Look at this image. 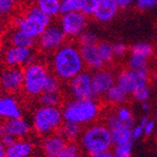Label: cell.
Listing matches in <instances>:
<instances>
[{"label": "cell", "mask_w": 157, "mask_h": 157, "mask_svg": "<svg viewBox=\"0 0 157 157\" xmlns=\"http://www.w3.org/2000/svg\"><path fill=\"white\" fill-rule=\"evenodd\" d=\"M0 141L2 142L3 145H5L6 147H8V146H10L11 144H13V143H14L16 139H14V137H12L11 135H9V134L6 133L5 135L1 137V140H0Z\"/></svg>", "instance_id": "cell-42"}, {"label": "cell", "mask_w": 157, "mask_h": 157, "mask_svg": "<svg viewBox=\"0 0 157 157\" xmlns=\"http://www.w3.org/2000/svg\"><path fill=\"white\" fill-rule=\"evenodd\" d=\"M2 60L7 67H17L21 66L26 67L31 63L35 62V52L33 48L25 47H17L8 45L2 51Z\"/></svg>", "instance_id": "cell-10"}, {"label": "cell", "mask_w": 157, "mask_h": 157, "mask_svg": "<svg viewBox=\"0 0 157 157\" xmlns=\"http://www.w3.org/2000/svg\"><path fill=\"white\" fill-rule=\"evenodd\" d=\"M66 41V35L59 24L52 22L47 26L42 35L37 39V46L43 52H56L58 48L63 46Z\"/></svg>", "instance_id": "cell-8"}, {"label": "cell", "mask_w": 157, "mask_h": 157, "mask_svg": "<svg viewBox=\"0 0 157 157\" xmlns=\"http://www.w3.org/2000/svg\"><path fill=\"white\" fill-rule=\"evenodd\" d=\"M79 144L80 148L90 157L110 151L113 145L110 128L102 123L87 126L81 133Z\"/></svg>", "instance_id": "cell-3"}, {"label": "cell", "mask_w": 157, "mask_h": 157, "mask_svg": "<svg viewBox=\"0 0 157 157\" xmlns=\"http://www.w3.org/2000/svg\"><path fill=\"white\" fill-rule=\"evenodd\" d=\"M22 117V109L19 101L12 96H0V119L12 120Z\"/></svg>", "instance_id": "cell-15"}, {"label": "cell", "mask_w": 157, "mask_h": 157, "mask_svg": "<svg viewBox=\"0 0 157 157\" xmlns=\"http://www.w3.org/2000/svg\"><path fill=\"white\" fill-rule=\"evenodd\" d=\"M35 151V145L30 140H16L7 147V157H31Z\"/></svg>", "instance_id": "cell-19"}, {"label": "cell", "mask_w": 157, "mask_h": 157, "mask_svg": "<svg viewBox=\"0 0 157 157\" xmlns=\"http://www.w3.org/2000/svg\"><path fill=\"white\" fill-rule=\"evenodd\" d=\"M98 50L100 52L102 59L105 65H109L114 60V54H113V44L108 41H100L98 43Z\"/></svg>", "instance_id": "cell-27"}, {"label": "cell", "mask_w": 157, "mask_h": 157, "mask_svg": "<svg viewBox=\"0 0 157 157\" xmlns=\"http://www.w3.org/2000/svg\"><path fill=\"white\" fill-rule=\"evenodd\" d=\"M81 11V0H62L60 1V14Z\"/></svg>", "instance_id": "cell-30"}, {"label": "cell", "mask_w": 157, "mask_h": 157, "mask_svg": "<svg viewBox=\"0 0 157 157\" xmlns=\"http://www.w3.org/2000/svg\"><path fill=\"white\" fill-rule=\"evenodd\" d=\"M0 88L14 94L23 89V71L17 67H6L0 71Z\"/></svg>", "instance_id": "cell-12"}, {"label": "cell", "mask_w": 157, "mask_h": 157, "mask_svg": "<svg viewBox=\"0 0 157 157\" xmlns=\"http://www.w3.org/2000/svg\"><path fill=\"white\" fill-rule=\"evenodd\" d=\"M35 6L51 19L60 14L59 0H39V1H36Z\"/></svg>", "instance_id": "cell-24"}, {"label": "cell", "mask_w": 157, "mask_h": 157, "mask_svg": "<svg viewBox=\"0 0 157 157\" xmlns=\"http://www.w3.org/2000/svg\"><path fill=\"white\" fill-rule=\"evenodd\" d=\"M67 144L66 140L59 133H53L43 137L41 148L45 157H57Z\"/></svg>", "instance_id": "cell-14"}, {"label": "cell", "mask_w": 157, "mask_h": 157, "mask_svg": "<svg viewBox=\"0 0 157 157\" xmlns=\"http://www.w3.org/2000/svg\"><path fill=\"white\" fill-rule=\"evenodd\" d=\"M131 53H135V54H139V55L144 56L146 58H151L154 54V48L149 43L146 42H140L136 43V44L132 45L131 47Z\"/></svg>", "instance_id": "cell-29"}, {"label": "cell", "mask_w": 157, "mask_h": 157, "mask_svg": "<svg viewBox=\"0 0 157 157\" xmlns=\"http://www.w3.org/2000/svg\"><path fill=\"white\" fill-rule=\"evenodd\" d=\"M128 47L124 43L117 42L113 44V54H114V57L122 58L128 54Z\"/></svg>", "instance_id": "cell-39"}, {"label": "cell", "mask_w": 157, "mask_h": 157, "mask_svg": "<svg viewBox=\"0 0 157 157\" xmlns=\"http://www.w3.org/2000/svg\"><path fill=\"white\" fill-rule=\"evenodd\" d=\"M98 0H81V11L87 17L91 16L94 17V12H96V8H97Z\"/></svg>", "instance_id": "cell-38"}, {"label": "cell", "mask_w": 157, "mask_h": 157, "mask_svg": "<svg viewBox=\"0 0 157 157\" xmlns=\"http://www.w3.org/2000/svg\"><path fill=\"white\" fill-rule=\"evenodd\" d=\"M132 97L134 98L136 102H140V103L148 102V100L152 97V89L149 86L142 87V88L136 90L134 94H132Z\"/></svg>", "instance_id": "cell-32"}, {"label": "cell", "mask_w": 157, "mask_h": 157, "mask_svg": "<svg viewBox=\"0 0 157 157\" xmlns=\"http://www.w3.org/2000/svg\"><path fill=\"white\" fill-rule=\"evenodd\" d=\"M58 24L62 28L66 37L79 39V36L87 30L88 17L80 11L66 13V14H62Z\"/></svg>", "instance_id": "cell-7"}, {"label": "cell", "mask_w": 157, "mask_h": 157, "mask_svg": "<svg viewBox=\"0 0 157 157\" xmlns=\"http://www.w3.org/2000/svg\"><path fill=\"white\" fill-rule=\"evenodd\" d=\"M6 30V22L3 20V18L0 17V34H2Z\"/></svg>", "instance_id": "cell-47"}, {"label": "cell", "mask_w": 157, "mask_h": 157, "mask_svg": "<svg viewBox=\"0 0 157 157\" xmlns=\"http://www.w3.org/2000/svg\"><path fill=\"white\" fill-rule=\"evenodd\" d=\"M58 131H59L58 133L66 140L67 143H75V141L80 139L81 133L84 130H82V126L78 125V124L64 121V123L62 124Z\"/></svg>", "instance_id": "cell-22"}, {"label": "cell", "mask_w": 157, "mask_h": 157, "mask_svg": "<svg viewBox=\"0 0 157 157\" xmlns=\"http://www.w3.org/2000/svg\"><path fill=\"white\" fill-rule=\"evenodd\" d=\"M1 54H2V50H1V44H0V56H1Z\"/></svg>", "instance_id": "cell-50"}, {"label": "cell", "mask_w": 157, "mask_h": 157, "mask_svg": "<svg viewBox=\"0 0 157 157\" xmlns=\"http://www.w3.org/2000/svg\"><path fill=\"white\" fill-rule=\"evenodd\" d=\"M57 157H81L80 146H78L76 143H68Z\"/></svg>", "instance_id": "cell-34"}, {"label": "cell", "mask_w": 157, "mask_h": 157, "mask_svg": "<svg viewBox=\"0 0 157 157\" xmlns=\"http://www.w3.org/2000/svg\"><path fill=\"white\" fill-rule=\"evenodd\" d=\"M117 84V74L110 68H102L92 73V87L96 98L105 96Z\"/></svg>", "instance_id": "cell-13"}, {"label": "cell", "mask_w": 157, "mask_h": 157, "mask_svg": "<svg viewBox=\"0 0 157 157\" xmlns=\"http://www.w3.org/2000/svg\"><path fill=\"white\" fill-rule=\"evenodd\" d=\"M52 23V19L37 8L36 6H31L22 14L16 17L13 24L14 29H18L26 35L39 39L46 28Z\"/></svg>", "instance_id": "cell-4"}, {"label": "cell", "mask_w": 157, "mask_h": 157, "mask_svg": "<svg viewBox=\"0 0 157 157\" xmlns=\"http://www.w3.org/2000/svg\"><path fill=\"white\" fill-rule=\"evenodd\" d=\"M6 134V128H5V124L0 123V140L3 135Z\"/></svg>", "instance_id": "cell-48"}, {"label": "cell", "mask_w": 157, "mask_h": 157, "mask_svg": "<svg viewBox=\"0 0 157 157\" xmlns=\"http://www.w3.org/2000/svg\"><path fill=\"white\" fill-rule=\"evenodd\" d=\"M132 147H133V142L122 145H117L114 147L113 154H114L115 157H131Z\"/></svg>", "instance_id": "cell-36"}, {"label": "cell", "mask_w": 157, "mask_h": 157, "mask_svg": "<svg viewBox=\"0 0 157 157\" xmlns=\"http://www.w3.org/2000/svg\"><path fill=\"white\" fill-rule=\"evenodd\" d=\"M119 7L115 0H98L94 18L98 22L107 23L115 18L119 12Z\"/></svg>", "instance_id": "cell-18"}, {"label": "cell", "mask_w": 157, "mask_h": 157, "mask_svg": "<svg viewBox=\"0 0 157 157\" xmlns=\"http://www.w3.org/2000/svg\"><path fill=\"white\" fill-rule=\"evenodd\" d=\"M6 133L11 135L14 139H25L26 136H29L33 131L32 123L24 118L12 119V120L7 121L5 123Z\"/></svg>", "instance_id": "cell-16"}, {"label": "cell", "mask_w": 157, "mask_h": 157, "mask_svg": "<svg viewBox=\"0 0 157 157\" xmlns=\"http://www.w3.org/2000/svg\"><path fill=\"white\" fill-rule=\"evenodd\" d=\"M114 113L117 115V118L122 123L131 126V128L134 126V115L131 110V108H128V105H120V107H118L114 110Z\"/></svg>", "instance_id": "cell-26"}, {"label": "cell", "mask_w": 157, "mask_h": 157, "mask_svg": "<svg viewBox=\"0 0 157 157\" xmlns=\"http://www.w3.org/2000/svg\"><path fill=\"white\" fill-rule=\"evenodd\" d=\"M143 135H144V130L140 124H136L132 128V140H133V142L140 140Z\"/></svg>", "instance_id": "cell-41"}, {"label": "cell", "mask_w": 157, "mask_h": 157, "mask_svg": "<svg viewBox=\"0 0 157 157\" xmlns=\"http://www.w3.org/2000/svg\"><path fill=\"white\" fill-rule=\"evenodd\" d=\"M134 5L137 10L147 12L157 8V0H137L134 2Z\"/></svg>", "instance_id": "cell-37"}, {"label": "cell", "mask_w": 157, "mask_h": 157, "mask_svg": "<svg viewBox=\"0 0 157 157\" xmlns=\"http://www.w3.org/2000/svg\"><path fill=\"white\" fill-rule=\"evenodd\" d=\"M53 75L60 81H69L84 71L85 64L80 50L73 43H67L53 53L51 59Z\"/></svg>", "instance_id": "cell-1"}, {"label": "cell", "mask_w": 157, "mask_h": 157, "mask_svg": "<svg viewBox=\"0 0 157 157\" xmlns=\"http://www.w3.org/2000/svg\"><path fill=\"white\" fill-rule=\"evenodd\" d=\"M111 131V135H112V141L113 144L117 146V145H122L126 144V143H130V142H133L132 140V128L125 124H122V125L118 126V128H114Z\"/></svg>", "instance_id": "cell-23"}, {"label": "cell", "mask_w": 157, "mask_h": 157, "mask_svg": "<svg viewBox=\"0 0 157 157\" xmlns=\"http://www.w3.org/2000/svg\"><path fill=\"white\" fill-rule=\"evenodd\" d=\"M149 75L146 71H135L123 68L117 74V84L122 87L128 94H134L142 87L148 86Z\"/></svg>", "instance_id": "cell-9"}, {"label": "cell", "mask_w": 157, "mask_h": 157, "mask_svg": "<svg viewBox=\"0 0 157 157\" xmlns=\"http://www.w3.org/2000/svg\"><path fill=\"white\" fill-rule=\"evenodd\" d=\"M128 68L135 71H149V58L144 56L131 53L128 57Z\"/></svg>", "instance_id": "cell-25"}, {"label": "cell", "mask_w": 157, "mask_h": 157, "mask_svg": "<svg viewBox=\"0 0 157 157\" xmlns=\"http://www.w3.org/2000/svg\"><path fill=\"white\" fill-rule=\"evenodd\" d=\"M17 3L13 0H0V17L6 18L16 10Z\"/></svg>", "instance_id": "cell-35"}, {"label": "cell", "mask_w": 157, "mask_h": 157, "mask_svg": "<svg viewBox=\"0 0 157 157\" xmlns=\"http://www.w3.org/2000/svg\"><path fill=\"white\" fill-rule=\"evenodd\" d=\"M115 1H117L119 9H128L130 6H132L134 3L131 0H115Z\"/></svg>", "instance_id": "cell-43"}, {"label": "cell", "mask_w": 157, "mask_h": 157, "mask_svg": "<svg viewBox=\"0 0 157 157\" xmlns=\"http://www.w3.org/2000/svg\"><path fill=\"white\" fill-rule=\"evenodd\" d=\"M91 157H114V154L111 151H108V152H103V153H100V154L94 155Z\"/></svg>", "instance_id": "cell-45"}, {"label": "cell", "mask_w": 157, "mask_h": 157, "mask_svg": "<svg viewBox=\"0 0 157 157\" xmlns=\"http://www.w3.org/2000/svg\"><path fill=\"white\" fill-rule=\"evenodd\" d=\"M155 119H156V120H157V109H156V110H155Z\"/></svg>", "instance_id": "cell-49"}, {"label": "cell", "mask_w": 157, "mask_h": 157, "mask_svg": "<svg viewBox=\"0 0 157 157\" xmlns=\"http://www.w3.org/2000/svg\"><path fill=\"white\" fill-rule=\"evenodd\" d=\"M51 73L41 62H33L23 69V91L30 97H40Z\"/></svg>", "instance_id": "cell-6"}, {"label": "cell", "mask_w": 157, "mask_h": 157, "mask_svg": "<svg viewBox=\"0 0 157 157\" xmlns=\"http://www.w3.org/2000/svg\"><path fill=\"white\" fill-rule=\"evenodd\" d=\"M39 103L42 107H58L62 103V96L59 94L44 92L39 97Z\"/></svg>", "instance_id": "cell-28"}, {"label": "cell", "mask_w": 157, "mask_h": 157, "mask_svg": "<svg viewBox=\"0 0 157 157\" xmlns=\"http://www.w3.org/2000/svg\"><path fill=\"white\" fill-rule=\"evenodd\" d=\"M80 54L85 66L92 69V71H100L105 68V64L102 59L100 52L98 50V45H87V46H80Z\"/></svg>", "instance_id": "cell-17"}, {"label": "cell", "mask_w": 157, "mask_h": 157, "mask_svg": "<svg viewBox=\"0 0 157 157\" xmlns=\"http://www.w3.org/2000/svg\"><path fill=\"white\" fill-rule=\"evenodd\" d=\"M7 42L11 46L25 47V48H33L36 45V40L26 35L22 31L18 29H13L7 32Z\"/></svg>", "instance_id": "cell-20"}, {"label": "cell", "mask_w": 157, "mask_h": 157, "mask_svg": "<svg viewBox=\"0 0 157 157\" xmlns=\"http://www.w3.org/2000/svg\"><path fill=\"white\" fill-rule=\"evenodd\" d=\"M80 46H87V45H97L99 43L98 35L96 31L91 29H87L84 33L81 34L78 39Z\"/></svg>", "instance_id": "cell-31"}, {"label": "cell", "mask_w": 157, "mask_h": 157, "mask_svg": "<svg viewBox=\"0 0 157 157\" xmlns=\"http://www.w3.org/2000/svg\"><path fill=\"white\" fill-rule=\"evenodd\" d=\"M64 123L59 107H37L32 115V126L39 135L47 136L56 133Z\"/></svg>", "instance_id": "cell-5"}, {"label": "cell", "mask_w": 157, "mask_h": 157, "mask_svg": "<svg viewBox=\"0 0 157 157\" xmlns=\"http://www.w3.org/2000/svg\"><path fill=\"white\" fill-rule=\"evenodd\" d=\"M152 107H151V103L149 102H144V103H141V110L144 113H148L151 111Z\"/></svg>", "instance_id": "cell-44"}, {"label": "cell", "mask_w": 157, "mask_h": 157, "mask_svg": "<svg viewBox=\"0 0 157 157\" xmlns=\"http://www.w3.org/2000/svg\"><path fill=\"white\" fill-rule=\"evenodd\" d=\"M68 91L73 99H96L92 87V74L82 71L68 82Z\"/></svg>", "instance_id": "cell-11"}, {"label": "cell", "mask_w": 157, "mask_h": 157, "mask_svg": "<svg viewBox=\"0 0 157 157\" xmlns=\"http://www.w3.org/2000/svg\"><path fill=\"white\" fill-rule=\"evenodd\" d=\"M0 157H7V147L0 141Z\"/></svg>", "instance_id": "cell-46"}, {"label": "cell", "mask_w": 157, "mask_h": 157, "mask_svg": "<svg viewBox=\"0 0 157 157\" xmlns=\"http://www.w3.org/2000/svg\"><path fill=\"white\" fill-rule=\"evenodd\" d=\"M59 90H60V80L55 75L51 74L50 76H48V78H47L46 85H45V88H44V92H47V94H59Z\"/></svg>", "instance_id": "cell-33"}, {"label": "cell", "mask_w": 157, "mask_h": 157, "mask_svg": "<svg viewBox=\"0 0 157 157\" xmlns=\"http://www.w3.org/2000/svg\"><path fill=\"white\" fill-rule=\"evenodd\" d=\"M65 122H71L78 125H91L101 114V105L94 99H71L62 108Z\"/></svg>", "instance_id": "cell-2"}, {"label": "cell", "mask_w": 157, "mask_h": 157, "mask_svg": "<svg viewBox=\"0 0 157 157\" xmlns=\"http://www.w3.org/2000/svg\"><path fill=\"white\" fill-rule=\"evenodd\" d=\"M143 130H144L145 136H151L155 132V130H156V121L154 119H149L146 122V124L144 125Z\"/></svg>", "instance_id": "cell-40"}, {"label": "cell", "mask_w": 157, "mask_h": 157, "mask_svg": "<svg viewBox=\"0 0 157 157\" xmlns=\"http://www.w3.org/2000/svg\"><path fill=\"white\" fill-rule=\"evenodd\" d=\"M130 94L125 91V90L120 87L118 84H115L114 86L111 88L107 94H105V100L111 105H124L128 99Z\"/></svg>", "instance_id": "cell-21"}]
</instances>
